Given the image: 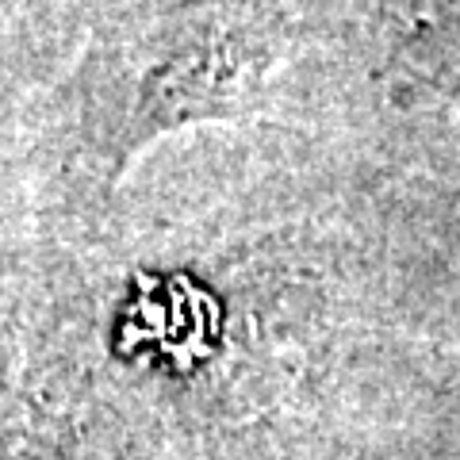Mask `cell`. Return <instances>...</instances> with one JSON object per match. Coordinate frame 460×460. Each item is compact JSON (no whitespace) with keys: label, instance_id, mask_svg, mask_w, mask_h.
I'll list each match as a JSON object with an SVG mask.
<instances>
[{"label":"cell","instance_id":"obj_2","mask_svg":"<svg viewBox=\"0 0 460 460\" xmlns=\"http://www.w3.org/2000/svg\"><path fill=\"white\" fill-rule=\"evenodd\" d=\"M0 460H154V441L89 338L35 326L0 341Z\"/></svg>","mask_w":460,"mask_h":460},{"label":"cell","instance_id":"obj_1","mask_svg":"<svg viewBox=\"0 0 460 460\" xmlns=\"http://www.w3.org/2000/svg\"><path fill=\"white\" fill-rule=\"evenodd\" d=\"M288 39V0H89L84 47L42 119L50 208L96 223L150 142L253 108Z\"/></svg>","mask_w":460,"mask_h":460}]
</instances>
